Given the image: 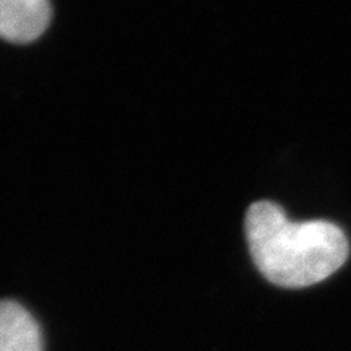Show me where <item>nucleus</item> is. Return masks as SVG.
I'll return each instance as SVG.
<instances>
[{
  "label": "nucleus",
  "instance_id": "f257e3e1",
  "mask_svg": "<svg viewBox=\"0 0 351 351\" xmlns=\"http://www.w3.org/2000/svg\"><path fill=\"white\" fill-rule=\"evenodd\" d=\"M245 239L258 271L283 288L324 282L343 265L350 252L341 228L324 219L291 221L271 202H257L247 210Z\"/></svg>",
  "mask_w": 351,
  "mask_h": 351
},
{
  "label": "nucleus",
  "instance_id": "f03ea898",
  "mask_svg": "<svg viewBox=\"0 0 351 351\" xmlns=\"http://www.w3.org/2000/svg\"><path fill=\"white\" fill-rule=\"evenodd\" d=\"M49 0H0V38L10 43H32L47 28Z\"/></svg>",
  "mask_w": 351,
  "mask_h": 351
},
{
  "label": "nucleus",
  "instance_id": "7ed1b4c3",
  "mask_svg": "<svg viewBox=\"0 0 351 351\" xmlns=\"http://www.w3.org/2000/svg\"><path fill=\"white\" fill-rule=\"evenodd\" d=\"M0 351H43L41 328L15 301H0Z\"/></svg>",
  "mask_w": 351,
  "mask_h": 351
}]
</instances>
